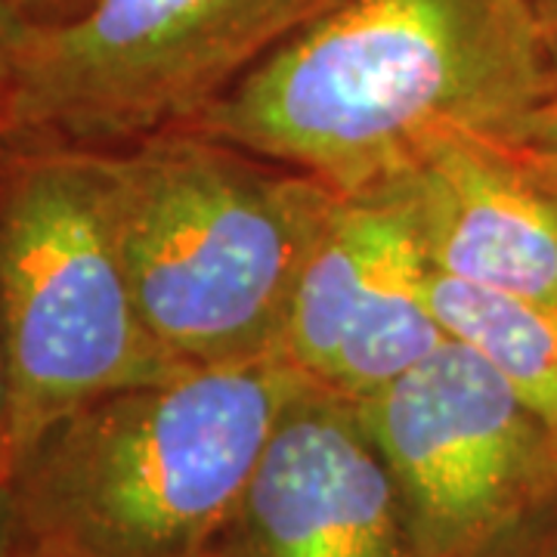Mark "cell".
<instances>
[{
    "instance_id": "6da1fadb",
    "label": "cell",
    "mask_w": 557,
    "mask_h": 557,
    "mask_svg": "<svg viewBox=\"0 0 557 557\" xmlns=\"http://www.w3.org/2000/svg\"><path fill=\"white\" fill-rule=\"evenodd\" d=\"M555 87L533 0H341L186 127L354 193L443 137L518 143Z\"/></svg>"
},
{
    "instance_id": "7a4b0ae2",
    "label": "cell",
    "mask_w": 557,
    "mask_h": 557,
    "mask_svg": "<svg viewBox=\"0 0 557 557\" xmlns=\"http://www.w3.org/2000/svg\"><path fill=\"white\" fill-rule=\"evenodd\" d=\"M304 384L278 357L193 366L69 412L13 468L28 536L78 557H214Z\"/></svg>"
},
{
    "instance_id": "3957f363",
    "label": "cell",
    "mask_w": 557,
    "mask_h": 557,
    "mask_svg": "<svg viewBox=\"0 0 557 557\" xmlns=\"http://www.w3.org/2000/svg\"><path fill=\"white\" fill-rule=\"evenodd\" d=\"M97 152L139 313L171 359L276 357L338 189L196 127Z\"/></svg>"
},
{
    "instance_id": "277c9868",
    "label": "cell",
    "mask_w": 557,
    "mask_h": 557,
    "mask_svg": "<svg viewBox=\"0 0 557 557\" xmlns=\"http://www.w3.org/2000/svg\"><path fill=\"white\" fill-rule=\"evenodd\" d=\"M0 332L13 391L10 468L81 406L193 369L171 359L139 313L97 149H0Z\"/></svg>"
},
{
    "instance_id": "5b68a950",
    "label": "cell",
    "mask_w": 557,
    "mask_h": 557,
    "mask_svg": "<svg viewBox=\"0 0 557 557\" xmlns=\"http://www.w3.org/2000/svg\"><path fill=\"white\" fill-rule=\"evenodd\" d=\"M341 0H90L65 20L0 7L13 143L115 149L186 127Z\"/></svg>"
},
{
    "instance_id": "8992f818",
    "label": "cell",
    "mask_w": 557,
    "mask_h": 557,
    "mask_svg": "<svg viewBox=\"0 0 557 557\" xmlns=\"http://www.w3.org/2000/svg\"><path fill=\"white\" fill-rule=\"evenodd\" d=\"M354 406L421 557H505L557 518V431L465 341Z\"/></svg>"
},
{
    "instance_id": "52a82bcc",
    "label": "cell",
    "mask_w": 557,
    "mask_h": 557,
    "mask_svg": "<svg viewBox=\"0 0 557 557\" xmlns=\"http://www.w3.org/2000/svg\"><path fill=\"white\" fill-rule=\"evenodd\" d=\"M409 211L384 183L338 193L300 270L276 357L350 403L375 397L453 338Z\"/></svg>"
},
{
    "instance_id": "ba28073f",
    "label": "cell",
    "mask_w": 557,
    "mask_h": 557,
    "mask_svg": "<svg viewBox=\"0 0 557 557\" xmlns=\"http://www.w3.org/2000/svg\"><path fill=\"white\" fill-rule=\"evenodd\" d=\"M214 557H421L350 399L313 384L292 397Z\"/></svg>"
},
{
    "instance_id": "9c48e42d",
    "label": "cell",
    "mask_w": 557,
    "mask_h": 557,
    "mask_svg": "<svg viewBox=\"0 0 557 557\" xmlns=\"http://www.w3.org/2000/svg\"><path fill=\"white\" fill-rule=\"evenodd\" d=\"M381 183L437 276L557 307V180L520 143L443 137Z\"/></svg>"
},
{
    "instance_id": "30bf717a",
    "label": "cell",
    "mask_w": 557,
    "mask_h": 557,
    "mask_svg": "<svg viewBox=\"0 0 557 557\" xmlns=\"http://www.w3.org/2000/svg\"><path fill=\"white\" fill-rule=\"evenodd\" d=\"M431 298L443 329L490 359L557 431V307L480 292L437 273Z\"/></svg>"
},
{
    "instance_id": "8fae6325",
    "label": "cell",
    "mask_w": 557,
    "mask_h": 557,
    "mask_svg": "<svg viewBox=\"0 0 557 557\" xmlns=\"http://www.w3.org/2000/svg\"><path fill=\"white\" fill-rule=\"evenodd\" d=\"M518 143L557 180V87L527 119Z\"/></svg>"
},
{
    "instance_id": "7c38bea8",
    "label": "cell",
    "mask_w": 557,
    "mask_h": 557,
    "mask_svg": "<svg viewBox=\"0 0 557 557\" xmlns=\"http://www.w3.org/2000/svg\"><path fill=\"white\" fill-rule=\"evenodd\" d=\"M32 536L25 530L13 478H0V557H28Z\"/></svg>"
},
{
    "instance_id": "4fadbf2b",
    "label": "cell",
    "mask_w": 557,
    "mask_h": 557,
    "mask_svg": "<svg viewBox=\"0 0 557 557\" xmlns=\"http://www.w3.org/2000/svg\"><path fill=\"white\" fill-rule=\"evenodd\" d=\"M90 0H0V7L20 20H35V22H50V20H65V16H75L87 7Z\"/></svg>"
},
{
    "instance_id": "5bb4252c",
    "label": "cell",
    "mask_w": 557,
    "mask_h": 557,
    "mask_svg": "<svg viewBox=\"0 0 557 557\" xmlns=\"http://www.w3.org/2000/svg\"><path fill=\"white\" fill-rule=\"evenodd\" d=\"M10 424H13V391H10V362L0 332V478H13L10 468Z\"/></svg>"
},
{
    "instance_id": "9a60e30c",
    "label": "cell",
    "mask_w": 557,
    "mask_h": 557,
    "mask_svg": "<svg viewBox=\"0 0 557 557\" xmlns=\"http://www.w3.org/2000/svg\"><path fill=\"white\" fill-rule=\"evenodd\" d=\"M505 557H557V518L542 523L536 533L518 542Z\"/></svg>"
},
{
    "instance_id": "2e32d148",
    "label": "cell",
    "mask_w": 557,
    "mask_h": 557,
    "mask_svg": "<svg viewBox=\"0 0 557 557\" xmlns=\"http://www.w3.org/2000/svg\"><path fill=\"white\" fill-rule=\"evenodd\" d=\"M539 13V25H542V35L548 44V53L557 69V0H533Z\"/></svg>"
},
{
    "instance_id": "e0dca14e",
    "label": "cell",
    "mask_w": 557,
    "mask_h": 557,
    "mask_svg": "<svg viewBox=\"0 0 557 557\" xmlns=\"http://www.w3.org/2000/svg\"><path fill=\"white\" fill-rule=\"evenodd\" d=\"M13 143V124H10V100H7V78H3V60H0V149Z\"/></svg>"
},
{
    "instance_id": "ac0fdd59",
    "label": "cell",
    "mask_w": 557,
    "mask_h": 557,
    "mask_svg": "<svg viewBox=\"0 0 557 557\" xmlns=\"http://www.w3.org/2000/svg\"><path fill=\"white\" fill-rule=\"evenodd\" d=\"M28 557H78L62 552V548H53V545H40V542H32V555Z\"/></svg>"
}]
</instances>
